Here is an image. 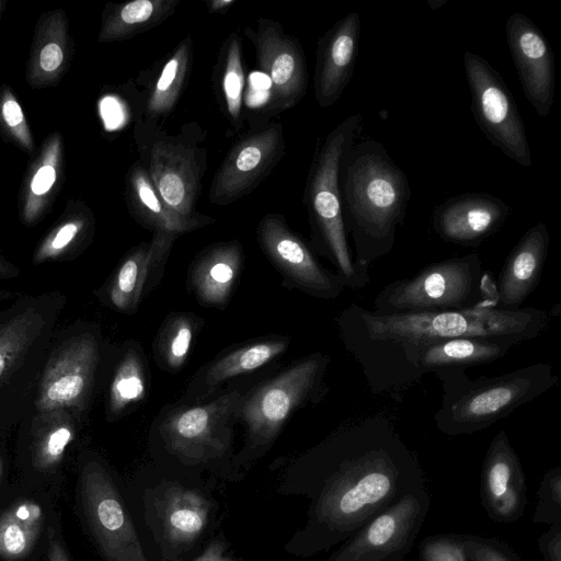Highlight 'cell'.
Listing matches in <instances>:
<instances>
[{
	"label": "cell",
	"mask_w": 561,
	"mask_h": 561,
	"mask_svg": "<svg viewBox=\"0 0 561 561\" xmlns=\"http://www.w3.org/2000/svg\"><path fill=\"white\" fill-rule=\"evenodd\" d=\"M424 485L417 458L388 417L377 414L356 421L282 474L276 493L308 503L305 522L284 550L297 558L325 552Z\"/></svg>",
	"instance_id": "6da1fadb"
},
{
	"label": "cell",
	"mask_w": 561,
	"mask_h": 561,
	"mask_svg": "<svg viewBox=\"0 0 561 561\" xmlns=\"http://www.w3.org/2000/svg\"><path fill=\"white\" fill-rule=\"evenodd\" d=\"M545 309L504 310L479 306L461 310L379 314L351 304L336 322L345 348L362 368L374 394H396L415 382L421 352L463 336H503L520 343L546 330Z\"/></svg>",
	"instance_id": "7a4b0ae2"
},
{
	"label": "cell",
	"mask_w": 561,
	"mask_h": 561,
	"mask_svg": "<svg viewBox=\"0 0 561 561\" xmlns=\"http://www.w3.org/2000/svg\"><path fill=\"white\" fill-rule=\"evenodd\" d=\"M345 232L360 264L387 255L403 224L411 188L405 173L377 140L365 139L344 154L339 175Z\"/></svg>",
	"instance_id": "3957f363"
},
{
	"label": "cell",
	"mask_w": 561,
	"mask_h": 561,
	"mask_svg": "<svg viewBox=\"0 0 561 561\" xmlns=\"http://www.w3.org/2000/svg\"><path fill=\"white\" fill-rule=\"evenodd\" d=\"M215 482L164 467L140 471V522L161 561H186L215 534L221 510Z\"/></svg>",
	"instance_id": "277c9868"
},
{
	"label": "cell",
	"mask_w": 561,
	"mask_h": 561,
	"mask_svg": "<svg viewBox=\"0 0 561 561\" xmlns=\"http://www.w3.org/2000/svg\"><path fill=\"white\" fill-rule=\"evenodd\" d=\"M241 401L238 391L206 404L172 410L159 425L162 467L225 482L243 480L233 453V423Z\"/></svg>",
	"instance_id": "5b68a950"
},
{
	"label": "cell",
	"mask_w": 561,
	"mask_h": 561,
	"mask_svg": "<svg viewBox=\"0 0 561 561\" xmlns=\"http://www.w3.org/2000/svg\"><path fill=\"white\" fill-rule=\"evenodd\" d=\"M436 377L442 381L444 394L434 421L438 431L449 436L485 430L559 381L548 363L473 380L465 370L443 371Z\"/></svg>",
	"instance_id": "8992f818"
},
{
	"label": "cell",
	"mask_w": 561,
	"mask_h": 561,
	"mask_svg": "<svg viewBox=\"0 0 561 561\" xmlns=\"http://www.w3.org/2000/svg\"><path fill=\"white\" fill-rule=\"evenodd\" d=\"M362 123L360 114L350 115L327 135L313 156L304 193L313 248L333 264L344 287L351 289L369 283V266L352 256L342 218L339 175L342 159L354 145Z\"/></svg>",
	"instance_id": "52a82bcc"
},
{
	"label": "cell",
	"mask_w": 561,
	"mask_h": 561,
	"mask_svg": "<svg viewBox=\"0 0 561 561\" xmlns=\"http://www.w3.org/2000/svg\"><path fill=\"white\" fill-rule=\"evenodd\" d=\"M479 306L496 308V287L480 256L470 253L428 264L412 277L386 285L376 295L373 311L421 313Z\"/></svg>",
	"instance_id": "ba28073f"
},
{
	"label": "cell",
	"mask_w": 561,
	"mask_h": 561,
	"mask_svg": "<svg viewBox=\"0 0 561 561\" xmlns=\"http://www.w3.org/2000/svg\"><path fill=\"white\" fill-rule=\"evenodd\" d=\"M134 136L139 161L163 201L183 216L201 215L196 206L207 170L206 131L190 122L168 134L163 125L138 118Z\"/></svg>",
	"instance_id": "9c48e42d"
},
{
	"label": "cell",
	"mask_w": 561,
	"mask_h": 561,
	"mask_svg": "<svg viewBox=\"0 0 561 561\" xmlns=\"http://www.w3.org/2000/svg\"><path fill=\"white\" fill-rule=\"evenodd\" d=\"M329 362L324 354L309 355L241 399L238 416L244 424L245 439L236 460L242 471L247 473L249 466L268 450L296 409L324 393Z\"/></svg>",
	"instance_id": "30bf717a"
},
{
	"label": "cell",
	"mask_w": 561,
	"mask_h": 561,
	"mask_svg": "<svg viewBox=\"0 0 561 561\" xmlns=\"http://www.w3.org/2000/svg\"><path fill=\"white\" fill-rule=\"evenodd\" d=\"M82 510L104 561H151L128 503L108 468L84 463L80 476Z\"/></svg>",
	"instance_id": "8fae6325"
},
{
	"label": "cell",
	"mask_w": 561,
	"mask_h": 561,
	"mask_svg": "<svg viewBox=\"0 0 561 561\" xmlns=\"http://www.w3.org/2000/svg\"><path fill=\"white\" fill-rule=\"evenodd\" d=\"M463 68L471 110L486 139L522 167L533 164L526 128L501 75L483 57L465 51Z\"/></svg>",
	"instance_id": "7c38bea8"
},
{
	"label": "cell",
	"mask_w": 561,
	"mask_h": 561,
	"mask_svg": "<svg viewBox=\"0 0 561 561\" xmlns=\"http://www.w3.org/2000/svg\"><path fill=\"white\" fill-rule=\"evenodd\" d=\"M431 505L426 485L419 488L369 519L323 561H386L407 556Z\"/></svg>",
	"instance_id": "4fadbf2b"
},
{
	"label": "cell",
	"mask_w": 561,
	"mask_h": 561,
	"mask_svg": "<svg viewBox=\"0 0 561 561\" xmlns=\"http://www.w3.org/2000/svg\"><path fill=\"white\" fill-rule=\"evenodd\" d=\"M282 124L268 122L243 134L229 149L210 182L208 198L227 206L252 193L285 154Z\"/></svg>",
	"instance_id": "5bb4252c"
},
{
	"label": "cell",
	"mask_w": 561,
	"mask_h": 561,
	"mask_svg": "<svg viewBox=\"0 0 561 561\" xmlns=\"http://www.w3.org/2000/svg\"><path fill=\"white\" fill-rule=\"evenodd\" d=\"M243 34L254 48L256 65L270 79L271 107L285 111L297 105L308 88V69L300 42L272 19L261 18Z\"/></svg>",
	"instance_id": "9a60e30c"
},
{
	"label": "cell",
	"mask_w": 561,
	"mask_h": 561,
	"mask_svg": "<svg viewBox=\"0 0 561 561\" xmlns=\"http://www.w3.org/2000/svg\"><path fill=\"white\" fill-rule=\"evenodd\" d=\"M256 238L267 259L294 287L321 299H335L343 293L340 276L320 264L282 215H264L256 226Z\"/></svg>",
	"instance_id": "2e32d148"
},
{
	"label": "cell",
	"mask_w": 561,
	"mask_h": 561,
	"mask_svg": "<svg viewBox=\"0 0 561 561\" xmlns=\"http://www.w3.org/2000/svg\"><path fill=\"white\" fill-rule=\"evenodd\" d=\"M99 360L96 340L83 333L66 341L48 359L35 401L42 413L82 409L92 390Z\"/></svg>",
	"instance_id": "e0dca14e"
},
{
	"label": "cell",
	"mask_w": 561,
	"mask_h": 561,
	"mask_svg": "<svg viewBox=\"0 0 561 561\" xmlns=\"http://www.w3.org/2000/svg\"><path fill=\"white\" fill-rule=\"evenodd\" d=\"M505 32L524 94L536 113L547 117L554 98V54L541 31L523 13L508 16Z\"/></svg>",
	"instance_id": "ac0fdd59"
},
{
	"label": "cell",
	"mask_w": 561,
	"mask_h": 561,
	"mask_svg": "<svg viewBox=\"0 0 561 561\" xmlns=\"http://www.w3.org/2000/svg\"><path fill=\"white\" fill-rule=\"evenodd\" d=\"M481 503L492 520L513 523L527 505L526 477L520 460L501 430L491 440L481 470Z\"/></svg>",
	"instance_id": "d6986e66"
},
{
	"label": "cell",
	"mask_w": 561,
	"mask_h": 561,
	"mask_svg": "<svg viewBox=\"0 0 561 561\" xmlns=\"http://www.w3.org/2000/svg\"><path fill=\"white\" fill-rule=\"evenodd\" d=\"M511 207L488 193L446 199L432 214V228L445 242L477 248L503 226Z\"/></svg>",
	"instance_id": "ffe728a7"
},
{
	"label": "cell",
	"mask_w": 561,
	"mask_h": 561,
	"mask_svg": "<svg viewBox=\"0 0 561 561\" xmlns=\"http://www.w3.org/2000/svg\"><path fill=\"white\" fill-rule=\"evenodd\" d=\"M360 30L359 14L351 12L319 38L313 92L320 107L333 105L348 85L358 54Z\"/></svg>",
	"instance_id": "44dd1931"
},
{
	"label": "cell",
	"mask_w": 561,
	"mask_h": 561,
	"mask_svg": "<svg viewBox=\"0 0 561 561\" xmlns=\"http://www.w3.org/2000/svg\"><path fill=\"white\" fill-rule=\"evenodd\" d=\"M550 236L540 221L529 228L512 249L500 272L496 308L517 310L537 287L548 254Z\"/></svg>",
	"instance_id": "7402d4cb"
},
{
	"label": "cell",
	"mask_w": 561,
	"mask_h": 561,
	"mask_svg": "<svg viewBox=\"0 0 561 561\" xmlns=\"http://www.w3.org/2000/svg\"><path fill=\"white\" fill-rule=\"evenodd\" d=\"M179 234L154 232L134 248L119 264L108 288L111 304L122 312L136 310L147 287L159 276Z\"/></svg>",
	"instance_id": "603a6c76"
},
{
	"label": "cell",
	"mask_w": 561,
	"mask_h": 561,
	"mask_svg": "<svg viewBox=\"0 0 561 561\" xmlns=\"http://www.w3.org/2000/svg\"><path fill=\"white\" fill-rule=\"evenodd\" d=\"M126 202L135 220L154 232L180 236L215 221L203 214L186 217L172 209L163 201L139 160L130 167L126 176Z\"/></svg>",
	"instance_id": "cb8c5ba5"
},
{
	"label": "cell",
	"mask_w": 561,
	"mask_h": 561,
	"mask_svg": "<svg viewBox=\"0 0 561 561\" xmlns=\"http://www.w3.org/2000/svg\"><path fill=\"white\" fill-rule=\"evenodd\" d=\"M519 343L516 339L503 336H463L434 343L419 356L417 381L428 373L466 371L468 367L492 363Z\"/></svg>",
	"instance_id": "d4e9b609"
},
{
	"label": "cell",
	"mask_w": 561,
	"mask_h": 561,
	"mask_svg": "<svg viewBox=\"0 0 561 561\" xmlns=\"http://www.w3.org/2000/svg\"><path fill=\"white\" fill-rule=\"evenodd\" d=\"M243 262L239 241L213 244L191 268V285L197 299L207 306H224L233 289Z\"/></svg>",
	"instance_id": "484cf974"
},
{
	"label": "cell",
	"mask_w": 561,
	"mask_h": 561,
	"mask_svg": "<svg viewBox=\"0 0 561 561\" xmlns=\"http://www.w3.org/2000/svg\"><path fill=\"white\" fill-rule=\"evenodd\" d=\"M193 65V43L185 36L171 51L140 105L139 119L163 125L176 107Z\"/></svg>",
	"instance_id": "4316f807"
},
{
	"label": "cell",
	"mask_w": 561,
	"mask_h": 561,
	"mask_svg": "<svg viewBox=\"0 0 561 561\" xmlns=\"http://www.w3.org/2000/svg\"><path fill=\"white\" fill-rule=\"evenodd\" d=\"M180 0H134L110 4L103 14L99 41L113 42L134 37L169 19Z\"/></svg>",
	"instance_id": "83f0119b"
},
{
	"label": "cell",
	"mask_w": 561,
	"mask_h": 561,
	"mask_svg": "<svg viewBox=\"0 0 561 561\" xmlns=\"http://www.w3.org/2000/svg\"><path fill=\"white\" fill-rule=\"evenodd\" d=\"M216 91L221 111L233 133L243 125L242 106L245 83L243 45L238 33H230L221 44L216 65Z\"/></svg>",
	"instance_id": "f1b7e54d"
},
{
	"label": "cell",
	"mask_w": 561,
	"mask_h": 561,
	"mask_svg": "<svg viewBox=\"0 0 561 561\" xmlns=\"http://www.w3.org/2000/svg\"><path fill=\"white\" fill-rule=\"evenodd\" d=\"M67 54V22L62 11L43 19L32 48L28 81L33 85L53 82L61 72Z\"/></svg>",
	"instance_id": "f546056e"
},
{
	"label": "cell",
	"mask_w": 561,
	"mask_h": 561,
	"mask_svg": "<svg viewBox=\"0 0 561 561\" xmlns=\"http://www.w3.org/2000/svg\"><path fill=\"white\" fill-rule=\"evenodd\" d=\"M288 347V341L265 340L243 345L215 360L199 378L203 396L230 378L252 373L277 357Z\"/></svg>",
	"instance_id": "4dcf8cb0"
},
{
	"label": "cell",
	"mask_w": 561,
	"mask_h": 561,
	"mask_svg": "<svg viewBox=\"0 0 561 561\" xmlns=\"http://www.w3.org/2000/svg\"><path fill=\"white\" fill-rule=\"evenodd\" d=\"M43 519L41 506L30 500L19 502L0 516V557L14 561L34 546Z\"/></svg>",
	"instance_id": "1f68e13d"
},
{
	"label": "cell",
	"mask_w": 561,
	"mask_h": 561,
	"mask_svg": "<svg viewBox=\"0 0 561 561\" xmlns=\"http://www.w3.org/2000/svg\"><path fill=\"white\" fill-rule=\"evenodd\" d=\"M62 158V142L58 134L50 135L31 173L25 191L23 219L34 222L44 211L48 197L56 185Z\"/></svg>",
	"instance_id": "d6a6232c"
},
{
	"label": "cell",
	"mask_w": 561,
	"mask_h": 561,
	"mask_svg": "<svg viewBox=\"0 0 561 561\" xmlns=\"http://www.w3.org/2000/svg\"><path fill=\"white\" fill-rule=\"evenodd\" d=\"M44 324L42 313L33 307L0 323V382L23 358L41 334Z\"/></svg>",
	"instance_id": "836d02e7"
},
{
	"label": "cell",
	"mask_w": 561,
	"mask_h": 561,
	"mask_svg": "<svg viewBox=\"0 0 561 561\" xmlns=\"http://www.w3.org/2000/svg\"><path fill=\"white\" fill-rule=\"evenodd\" d=\"M45 422L34 438L32 463L37 470L55 467L75 437L73 424L66 410L45 412Z\"/></svg>",
	"instance_id": "e575fe53"
},
{
	"label": "cell",
	"mask_w": 561,
	"mask_h": 561,
	"mask_svg": "<svg viewBox=\"0 0 561 561\" xmlns=\"http://www.w3.org/2000/svg\"><path fill=\"white\" fill-rule=\"evenodd\" d=\"M146 393V375L141 357L135 351L127 352L116 368L110 394L108 410L118 414L141 401Z\"/></svg>",
	"instance_id": "d590c367"
},
{
	"label": "cell",
	"mask_w": 561,
	"mask_h": 561,
	"mask_svg": "<svg viewBox=\"0 0 561 561\" xmlns=\"http://www.w3.org/2000/svg\"><path fill=\"white\" fill-rule=\"evenodd\" d=\"M195 325L188 316L180 314L169 321L160 337L159 352L170 369L182 367L190 353Z\"/></svg>",
	"instance_id": "8d00e7d4"
},
{
	"label": "cell",
	"mask_w": 561,
	"mask_h": 561,
	"mask_svg": "<svg viewBox=\"0 0 561 561\" xmlns=\"http://www.w3.org/2000/svg\"><path fill=\"white\" fill-rule=\"evenodd\" d=\"M531 520L549 526L561 524V466L550 468L541 479Z\"/></svg>",
	"instance_id": "74e56055"
},
{
	"label": "cell",
	"mask_w": 561,
	"mask_h": 561,
	"mask_svg": "<svg viewBox=\"0 0 561 561\" xmlns=\"http://www.w3.org/2000/svg\"><path fill=\"white\" fill-rule=\"evenodd\" d=\"M85 226L87 221L84 218L76 217L55 227L34 253V264L62 256L79 240Z\"/></svg>",
	"instance_id": "f35d334b"
},
{
	"label": "cell",
	"mask_w": 561,
	"mask_h": 561,
	"mask_svg": "<svg viewBox=\"0 0 561 561\" xmlns=\"http://www.w3.org/2000/svg\"><path fill=\"white\" fill-rule=\"evenodd\" d=\"M420 561H469L463 549V534L425 537L419 549Z\"/></svg>",
	"instance_id": "ab89813d"
},
{
	"label": "cell",
	"mask_w": 561,
	"mask_h": 561,
	"mask_svg": "<svg viewBox=\"0 0 561 561\" xmlns=\"http://www.w3.org/2000/svg\"><path fill=\"white\" fill-rule=\"evenodd\" d=\"M0 121L10 136L25 150H33V139L23 110L10 89L0 95Z\"/></svg>",
	"instance_id": "60d3db41"
},
{
	"label": "cell",
	"mask_w": 561,
	"mask_h": 561,
	"mask_svg": "<svg viewBox=\"0 0 561 561\" xmlns=\"http://www.w3.org/2000/svg\"><path fill=\"white\" fill-rule=\"evenodd\" d=\"M463 549L469 561H523L508 545L494 537L465 534Z\"/></svg>",
	"instance_id": "b9f144b4"
},
{
	"label": "cell",
	"mask_w": 561,
	"mask_h": 561,
	"mask_svg": "<svg viewBox=\"0 0 561 561\" xmlns=\"http://www.w3.org/2000/svg\"><path fill=\"white\" fill-rule=\"evenodd\" d=\"M190 561H244L233 550L222 531L214 534L198 549Z\"/></svg>",
	"instance_id": "7bdbcfd3"
},
{
	"label": "cell",
	"mask_w": 561,
	"mask_h": 561,
	"mask_svg": "<svg viewBox=\"0 0 561 561\" xmlns=\"http://www.w3.org/2000/svg\"><path fill=\"white\" fill-rule=\"evenodd\" d=\"M543 561H561V524L551 525L537 539Z\"/></svg>",
	"instance_id": "ee69618b"
},
{
	"label": "cell",
	"mask_w": 561,
	"mask_h": 561,
	"mask_svg": "<svg viewBox=\"0 0 561 561\" xmlns=\"http://www.w3.org/2000/svg\"><path fill=\"white\" fill-rule=\"evenodd\" d=\"M236 2V0H209L206 1V7L209 14H226Z\"/></svg>",
	"instance_id": "f6af8a7d"
},
{
	"label": "cell",
	"mask_w": 561,
	"mask_h": 561,
	"mask_svg": "<svg viewBox=\"0 0 561 561\" xmlns=\"http://www.w3.org/2000/svg\"><path fill=\"white\" fill-rule=\"evenodd\" d=\"M48 561H69L64 548L57 540H51L49 543Z\"/></svg>",
	"instance_id": "bcb514c9"
},
{
	"label": "cell",
	"mask_w": 561,
	"mask_h": 561,
	"mask_svg": "<svg viewBox=\"0 0 561 561\" xmlns=\"http://www.w3.org/2000/svg\"><path fill=\"white\" fill-rule=\"evenodd\" d=\"M19 270L0 256V279L15 277Z\"/></svg>",
	"instance_id": "7dc6e473"
},
{
	"label": "cell",
	"mask_w": 561,
	"mask_h": 561,
	"mask_svg": "<svg viewBox=\"0 0 561 561\" xmlns=\"http://www.w3.org/2000/svg\"><path fill=\"white\" fill-rule=\"evenodd\" d=\"M404 557L403 554H397V556H393L391 557L390 559L386 560V561H404Z\"/></svg>",
	"instance_id": "c3c4849f"
},
{
	"label": "cell",
	"mask_w": 561,
	"mask_h": 561,
	"mask_svg": "<svg viewBox=\"0 0 561 561\" xmlns=\"http://www.w3.org/2000/svg\"><path fill=\"white\" fill-rule=\"evenodd\" d=\"M1 476H2V460L0 458V479H1Z\"/></svg>",
	"instance_id": "681fc988"
}]
</instances>
